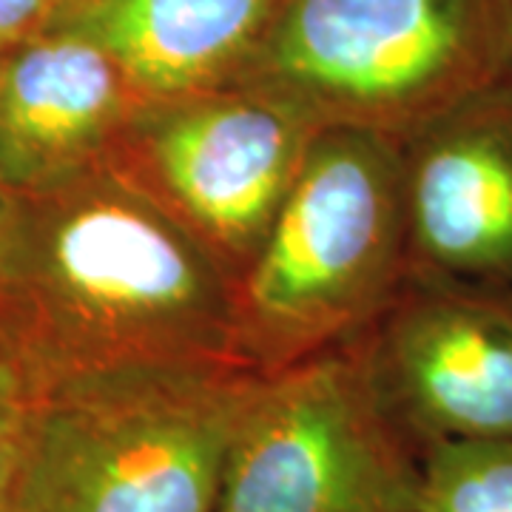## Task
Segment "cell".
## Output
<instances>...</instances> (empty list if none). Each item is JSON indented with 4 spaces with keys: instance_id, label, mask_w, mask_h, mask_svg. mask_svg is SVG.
I'll use <instances>...</instances> for the list:
<instances>
[{
    "instance_id": "52a82bcc",
    "label": "cell",
    "mask_w": 512,
    "mask_h": 512,
    "mask_svg": "<svg viewBox=\"0 0 512 512\" xmlns=\"http://www.w3.org/2000/svg\"><path fill=\"white\" fill-rule=\"evenodd\" d=\"M359 348L421 456L439 441H512V293L407 276Z\"/></svg>"
},
{
    "instance_id": "5b68a950",
    "label": "cell",
    "mask_w": 512,
    "mask_h": 512,
    "mask_svg": "<svg viewBox=\"0 0 512 512\" xmlns=\"http://www.w3.org/2000/svg\"><path fill=\"white\" fill-rule=\"evenodd\" d=\"M217 512H421V450L387 413L359 342L262 373Z\"/></svg>"
},
{
    "instance_id": "277c9868",
    "label": "cell",
    "mask_w": 512,
    "mask_h": 512,
    "mask_svg": "<svg viewBox=\"0 0 512 512\" xmlns=\"http://www.w3.org/2000/svg\"><path fill=\"white\" fill-rule=\"evenodd\" d=\"M507 74L512 0H285L234 86L402 146Z\"/></svg>"
},
{
    "instance_id": "8fae6325",
    "label": "cell",
    "mask_w": 512,
    "mask_h": 512,
    "mask_svg": "<svg viewBox=\"0 0 512 512\" xmlns=\"http://www.w3.org/2000/svg\"><path fill=\"white\" fill-rule=\"evenodd\" d=\"M421 512H512V441H439L421 456Z\"/></svg>"
},
{
    "instance_id": "9c48e42d",
    "label": "cell",
    "mask_w": 512,
    "mask_h": 512,
    "mask_svg": "<svg viewBox=\"0 0 512 512\" xmlns=\"http://www.w3.org/2000/svg\"><path fill=\"white\" fill-rule=\"evenodd\" d=\"M146 100L126 69L72 29H43L0 55V188L49 191L109 165Z\"/></svg>"
},
{
    "instance_id": "4fadbf2b",
    "label": "cell",
    "mask_w": 512,
    "mask_h": 512,
    "mask_svg": "<svg viewBox=\"0 0 512 512\" xmlns=\"http://www.w3.org/2000/svg\"><path fill=\"white\" fill-rule=\"evenodd\" d=\"M69 0H0V55L49 29Z\"/></svg>"
},
{
    "instance_id": "7a4b0ae2",
    "label": "cell",
    "mask_w": 512,
    "mask_h": 512,
    "mask_svg": "<svg viewBox=\"0 0 512 512\" xmlns=\"http://www.w3.org/2000/svg\"><path fill=\"white\" fill-rule=\"evenodd\" d=\"M402 146L322 128L234 285L239 359L274 373L348 348L407 282Z\"/></svg>"
},
{
    "instance_id": "8992f818",
    "label": "cell",
    "mask_w": 512,
    "mask_h": 512,
    "mask_svg": "<svg viewBox=\"0 0 512 512\" xmlns=\"http://www.w3.org/2000/svg\"><path fill=\"white\" fill-rule=\"evenodd\" d=\"M319 128L251 89L146 100L109 165L231 274L251 265Z\"/></svg>"
},
{
    "instance_id": "5bb4252c",
    "label": "cell",
    "mask_w": 512,
    "mask_h": 512,
    "mask_svg": "<svg viewBox=\"0 0 512 512\" xmlns=\"http://www.w3.org/2000/svg\"><path fill=\"white\" fill-rule=\"evenodd\" d=\"M6 205H9V194L0 188V220H3V211H6Z\"/></svg>"
},
{
    "instance_id": "30bf717a",
    "label": "cell",
    "mask_w": 512,
    "mask_h": 512,
    "mask_svg": "<svg viewBox=\"0 0 512 512\" xmlns=\"http://www.w3.org/2000/svg\"><path fill=\"white\" fill-rule=\"evenodd\" d=\"M285 0H69L49 29L100 43L143 100L228 89Z\"/></svg>"
},
{
    "instance_id": "3957f363",
    "label": "cell",
    "mask_w": 512,
    "mask_h": 512,
    "mask_svg": "<svg viewBox=\"0 0 512 512\" xmlns=\"http://www.w3.org/2000/svg\"><path fill=\"white\" fill-rule=\"evenodd\" d=\"M259 379L239 362H154L57 384L18 512H217Z\"/></svg>"
},
{
    "instance_id": "ba28073f",
    "label": "cell",
    "mask_w": 512,
    "mask_h": 512,
    "mask_svg": "<svg viewBox=\"0 0 512 512\" xmlns=\"http://www.w3.org/2000/svg\"><path fill=\"white\" fill-rule=\"evenodd\" d=\"M407 265L512 293V74L402 143Z\"/></svg>"
},
{
    "instance_id": "7c38bea8",
    "label": "cell",
    "mask_w": 512,
    "mask_h": 512,
    "mask_svg": "<svg viewBox=\"0 0 512 512\" xmlns=\"http://www.w3.org/2000/svg\"><path fill=\"white\" fill-rule=\"evenodd\" d=\"M43 390L0 339V512H18Z\"/></svg>"
},
{
    "instance_id": "6da1fadb",
    "label": "cell",
    "mask_w": 512,
    "mask_h": 512,
    "mask_svg": "<svg viewBox=\"0 0 512 512\" xmlns=\"http://www.w3.org/2000/svg\"><path fill=\"white\" fill-rule=\"evenodd\" d=\"M0 339L43 396L117 367L245 365L231 274L111 165L9 194Z\"/></svg>"
}]
</instances>
